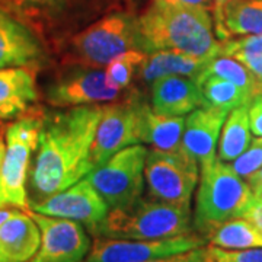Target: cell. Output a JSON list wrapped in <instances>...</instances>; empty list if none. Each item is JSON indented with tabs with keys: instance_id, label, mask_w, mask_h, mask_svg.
<instances>
[{
	"instance_id": "1",
	"label": "cell",
	"mask_w": 262,
	"mask_h": 262,
	"mask_svg": "<svg viewBox=\"0 0 262 262\" xmlns=\"http://www.w3.org/2000/svg\"><path fill=\"white\" fill-rule=\"evenodd\" d=\"M101 117L102 105L42 114L35 159L28 177L31 206L72 187L94 169L91 151Z\"/></svg>"
},
{
	"instance_id": "2",
	"label": "cell",
	"mask_w": 262,
	"mask_h": 262,
	"mask_svg": "<svg viewBox=\"0 0 262 262\" xmlns=\"http://www.w3.org/2000/svg\"><path fill=\"white\" fill-rule=\"evenodd\" d=\"M140 50L179 51L201 58L219 56L220 41L208 10L151 0L139 15Z\"/></svg>"
},
{
	"instance_id": "3",
	"label": "cell",
	"mask_w": 262,
	"mask_h": 262,
	"mask_svg": "<svg viewBox=\"0 0 262 262\" xmlns=\"http://www.w3.org/2000/svg\"><path fill=\"white\" fill-rule=\"evenodd\" d=\"M133 0H0V9L28 27L51 51L60 53L70 38Z\"/></svg>"
},
{
	"instance_id": "4",
	"label": "cell",
	"mask_w": 262,
	"mask_h": 262,
	"mask_svg": "<svg viewBox=\"0 0 262 262\" xmlns=\"http://www.w3.org/2000/svg\"><path fill=\"white\" fill-rule=\"evenodd\" d=\"M200 168L192 227L207 241L220 225L244 217L256 196L246 179L239 177L227 162L215 158Z\"/></svg>"
},
{
	"instance_id": "5",
	"label": "cell",
	"mask_w": 262,
	"mask_h": 262,
	"mask_svg": "<svg viewBox=\"0 0 262 262\" xmlns=\"http://www.w3.org/2000/svg\"><path fill=\"white\" fill-rule=\"evenodd\" d=\"M194 233L191 207L175 206L153 196L111 208L94 236L134 241H162Z\"/></svg>"
},
{
	"instance_id": "6",
	"label": "cell",
	"mask_w": 262,
	"mask_h": 262,
	"mask_svg": "<svg viewBox=\"0 0 262 262\" xmlns=\"http://www.w3.org/2000/svg\"><path fill=\"white\" fill-rule=\"evenodd\" d=\"M140 50L139 15L117 10L105 15L70 38L58 54L69 67L102 69L128 50Z\"/></svg>"
},
{
	"instance_id": "7",
	"label": "cell",
	"mask_w": 262,
	"mask_h": 262,
	"mask_svg": "<svg viewBox=\"0 0 262 262\" xmlns=\"http://www.w3.org/2000/svg\"><path fill=\"white\" fill-rule=\"evenodd\" d=\"M42 114L29 113L16 118L5 133V156L0 169V208L13 207L31 211L28 177L31 158L38 144Z\"/></svg>"
},
{
	"instance_id": "8",
	"label": "cell",
	"mask_w": 262,
	"mask_h": 262,
	"mask_svg": "<svg viewBox=\"0 0 262 262\" xmlns=\"http://www.w3.org/2000/svg\"><path fill=\"white\" fill-rule=\"evenodd\" d=\"M147 103L139 91L133 89L122 99L102 105V117L95 133L91 162L101 166L117 151L141 143V118Z\"/></svg>"
},
{
	"instance_id": "9",
	"label": "cell",
	"mask_w": 262,
	"mask_h": 262,
	"mask_svg": "<svg viewBox=\"0 0 262 262\" xmlns=\"http://www.w3.org/2000/svg\"><path fill=\"white\" fill-rule=\"evenodd\" d=\"M198 162L187 150L162 151L150 149L144 165V181L149 195L175 206L191 207L198 185Z\"/></svg>"
},
{
	"instance_id": "10",
	"label": "cell",
	"mask_w": 262,
	"mask_h": 262,
	"mask_svg": "<svg viewBox=\"0 0 262 262\" xmlns=\"http://www.w3.org/2000/svg\"><path fill=\"white\" fill-rule=\"evenodd\" d=\"M147 151L149 149L143 144L128 146L86 175L110 210L131 204L141 196L146 184L144 165Z\"/></svg>"
},
{
	"instance_id": "11",
	"label": "cell",
	"mask_w": 262,
	"mask_h": 262,
	"mask_svg": "<svg viewBox=\"0 0 262 262\" xmlns=\"http://www.w3.org/2000/svg\"><path fill=\"white\" fill-rule=\"evenodd\" d=\"M206 245H208L206 239L195 232L162 241H134L96 236L82 262H146L187 252Z\"/></svg>"
},
{
	"instance_id": "12",
	"label": "cell",
	"mask_w": 262,
	"mask_h": 262,
	"mask_svg": "<svg viewBox=\"0 0 262 262\" xmlns=\"http://www.w3.org/2000/svg\"><path fill=\"white\" fill-rule=\"evenodd\" d=\"M41 232L37 253L28 262H82L92 242L83 225L31 210Z\"/></svg>"
},
{
	"instance_id": "13",
	"label": "cell",
	"mask_w": 262,
	"mask_h": 262,
	"mask_svg": "<svg viewBox=\"0 0 262 262\" xmlns=\"http://www.w3.org/2000/svg\"><path fill=\"white\" fill-rule=\"evenodd\" d=\"M39 214L73 220L94 234L110 213V206L88 179H80L72 187L51 195L42 203L31 206Z\"/></svg>"
},
{
	"instance_id": "14",
	"label": "cell",
	"mask_w": 262,
	"mask_h": 262,
	"mask_svg": "<svg viewBox=\"0 0 262 262\" xmlns=\"http://www.w3.org/2000/svg\"><path fill=\"white\" fill-rule=\"evenodd\" d=\"M121 91L108 83L101 69L76 67L48 86L46 99L56 108H73L83 105H101L118 99Z\"/></svg>"
},
{
	"instance_id": "15",
	"label": "cell",
	"mask_w": 262,
	"mask_h": 262,
	"mask_svg": "<svg viewBox=\"0 0 262 262\" xmlns=\"http://www.w3.org/2000/svg\"><path fill=\"white\" fill-rule=\"evenodd\" d=\"M51 61L50 50L22 22L0 9V69H44Z\"/></svg>"
},
{
	"instance_id": "16",
	"label": "cell",
	"mask_w": 262,
	"mask_h": 262,
	"mask_svg": "<svg viewBox=\"0 0 262 262\" xmlns=\"http://www.w3.org/2000/svg\"><path fill=\"white\" fill-rule=\"evenodd\" d=\"M229 113L215 106H200L188 114L182 146L198 165L217 158V143Z\"/></svg>"
},
{
	"instance_id": "17",
	"label": "cell",
	"mask_w": 262,
	"mask_h": 262,
	"mask_svg": "<svg viewBox=\"0 0 262 262\" xmlns=\"http://www.w3.org/2000/svg\"><path fill=\"white\" fill-rule=\"evenodd\" d=\"M34 69H0V120L19 118L34 111L38 102L37 77Z\"/></svg>"
},
{
	"instance_id": "18",
	"label": "cell",
	"mask_w": 262,
	"mask_h": 262,
	"mask_svg": "<svg viewBox=\"0 0 262 262\" xmlns=\"http://www.w3.org/2000/svg\"><path fill=\"white\" fill-rule=\"evenodd\" d=\"M41 244V232L31 211L15 208L0 225V262H28Z\"/></svg>"
},
{
	"instance_id": "19",
	"label": "cell",
	"mask_w": 262,
	"mask_h": 262,
	"mask_svg": "<svg viewBox=\"0 0 262 262\" xmlns=\"http://www.w3.org/2000/svg\"><path fill=\"white\" fill-rule=\"evenodd\" d=\"M150 101L155 113L178 117L204 106L200 86L185 76H165L153 80Z\"/></svg>"
},
{
	"instance_id": "20",
	"label": "cell",
	"mask_w": 262,
	"mask_h": 262,
	"mask_svg": "<svg viewBox=\"0 0 262 262\" xmlns=\"http://www.w3.org/2000/svg\"><path fill=\"white\" fill-rule=\"evenodd\" d=\"M207 58L179 51L160 50L149 53L140 69V77L146 83L165 76H185L196 80L207 64Z\"/></svg>"
},
{
	"instance_id": "21",
	"label": "cell",
	"mask_w": 262,
	"mask_h": 262,
	"mask_svg": "<svg viewBox=\"0 0 262 262\" xmlns=\"http://www.w3.org/2000/svg\"><path fill=\"white\" fill-rule=\"evenodd\" d=\"M185 118L178 115L155 113L149 105L144 108L141 118V143H147L151 149L162 151H179L184 149Z\"/></svg>"
},
{
	"instance_id": "22",
	"label": "cell",
	"mask_w": 262,
	"mask_h": 262,
	"mask_svg": "<svg viewBox=\"0 0 262 262\" xmlns=\"http://www.w3.org/2000/svg\"><path fill=\"white\" fill-rule=\"evenodd\" d=\"M262 35V0H230L222 16L217 38Z\"/></svg>"
},
{
	"instance_id": "23",
	"label": "cell",
	"mask_w": 262,
	"mask_h": 262,
	"mask_svg": "<svg viewBox=\"0 0 262 262\" xmlns=\"http://www.w3.org/2000/svg\"><path fill=\"white\" fill-rule=\"evenodd\" d=\"M248 106L234 108L226 117L220 139L217 143V158L223 162L232 163L252 143Z\"/></svg>"
},
{
	"instance_id": "24",
	"label": "cell",
	"mask_w": 262,
	"mask_h": 262,
	"mask_svg": "<svg viewBox=\"0 0 262 262\" xmlns=\"http://www.w3.org/2000/svg\"><path fill=\"white\" fill-rule=\"evenodd\" d=\"M207 244L222 249L261 248L262 234L251 220L245 217H237L219 226L208 236Z\"/></svg>"
},
{
	"instance_id": "25",
	"label": "cell",
	"mask_w": 262,
	"mask_h": 262,
	"mask_svg": "<svg viewBox=\"0 0 262 262\" xmlns=\"http://www.w3.org/2000/svg\"><path fill=\"white\" fill-rule=\"evenodd\" d=\"M196 84L200 86L204 106L232 111L239 106H248L253 101L252 96L242 88L217 76H207Z\"/></svg>"
},
{
	"instance_id": "26",
	"label": "cell",
	"mask_w": 262,
	"mask_h": 262,
	"mask_svg": "<svg viewBox=\"0 0 262 262\" xmlns=\"http://www.w3.org/2000/svg\"><path fill=\"white\" fill-rule=\"evenodd\" d=\"M207 76H217V77L226 79L229 82H233L234 84H237L239 88L246 91L253 99L258 98V89H259L258 82L255 80L252 73L233 57L219 54V56L210 58L195 82L198 83Z\"/></svg>"
},
{
	"instance_id": "27",
	"label": "cell",
	"mask_w": 262,
	"mask_h": 262,
	"mask_svg": "<svg viewBox=\"0 0 262 262\" xmlns=\"http://www.w3.org/2000/svg\"><path fill=\"white\" fill-rule=\"evenodd\" d=\"M146 57L147 53L136 48L115 57L113 61L105 66V76L108 83L121 92L128 89L133 83V79L137 73H140Z\"/></svg>"
},
{
	"instance_id": "28",
	"label": "cell",
	"mask_w": 262,
	"mask_h": 262,
	"mask_svg": "<svg viewBox=\"0 0 262 262\" xmlns=\"http://www.w3.org/2000/svg\"><path fill=\"white\" fill-rule=\"evenodd\" d=\"M230 165L234 169V172L244 179L251 177L253 172L262 168V137H256L255 140H252L249 147Z\"/></svg>"
},
{
	"instance_id": "29",
	"label": "cell",
	"mask_w": 262,
	"mask_h": 262,
	"mask_svg": "<svg viewBox=\"0 0 262 262\" xmlns=\"http://www.w3.org/2000/svg\"><path fill=\"white\" fill-rule=\"evenodd\" d=\"M207 262H262V246L249 249H222L217 246L207 245Z\"/></svg>"
},
{
	"instance_id": "30",
	"label": "cell",
	"mask_w": 262,
	"mask_h": 262,
	"mask_svg": "<svg viewBox=\"0 0 262 262\" xmlns=\"http://www.w3.org/2000/svg\"><path fill=\"white\" fill-rule=\"evenodd\" d=\"M208 261V248L206 246H200L195 249H191L187 252L177 253V255H170L165 258H156V259H150L146 262H207Z\"/></svg>"
},
{
	"instance_id": "31",
	"label": "cell",
	"mask_w": 262,
	"mask_h": 262,
	"mask_svg": "<svg viewBox=\"0 0 262 262\" xmlns=\"http://www.w3.org/2000/svg\"><path fill=\"white\" fill-rule=\"evenodd\" d=\"M249 125L255 137H262V99L256 98L248 106Z\"/></svg>"
},
{
	"instance_id": "32",
	"label": "cell",
	"mask_w": 262,
	"mask_h": 262,
	"mask_svg": "<svg viewBox=\"0 0 262 262\" xmlns=\"http://www.w3.org/2000/svg\"><path fill=\"white\" fill-rule=\"evenodd\" d=\"M244 217L245 219H248V220H251L253 225L259 229V232H261L262 234V200L255 198L253 204L251 206V208L246 211V214H245Z\"/></svg>"
},
{
	"instance_id": "33",
	"label": "cell",
	"mask_w": 262,
	"mask_h": 262,
	"mask_svg": "<svg viewBox=\"0 0 262 262\" xmlns=\"http://www.w3.org/2000/svg\"><path fill=\"white\" fill-rule=\"evenodd\" d=\"M230 0H213V8H211V12H213V22H214V31L215 35L220 29V25H222V16H223V10H225L226 5L229 3Z\"/></svg>"
},
{
	"instance_id": "34",
	"label": "cell",
	"mask_w": 262,
	"mask_h": 262,
	"mask_svg": "<svg viewBox=\"0 0 262 262\" xmlns=\"http://www.w3.org/2000/svg\"><path fill=\"white\" fill-rule=\"evenodd\" d=\"M246 182L249 184V187L252 189L253 195L256 198L262 196V168H259L256 172H253L251 177L246 178Z\"/></svg>"
},
{
	"instance_id": "35",
	"label": "cell",
	"mask_w": 262,
	"mask_h": 262,
	"mask_svg": "<svg viewBox=\"0 0 262 262\" xmlns=\"http://www.w3.org/2000/svg\"><path fill=\"white\" fill-rule=\"evenodd\" d=\"M173 5H182V6H191V8H201V9L211 10L213 0H165Z\"/></svg>"
},
{
	"instance_id": "36",
	"label": "cell",
	"mask_w": 262,
	"mask_h": 262,
	"mask_svg": "<svg viewBox=\"0 0 262 262\" xmlns=\"http://www.w3.org/2000/svg\"><path fill=\"white\" fill-rule=\"evenodd\" d=\"M13 210H15L13 207H3V208H0V225L13 213Z\"/></svg>"
},
{
	"instance_id": "37",
	"label": "cell",
	"mask_w": 262,
	"mask_h": 262,
	"mask_svg": "<svg viewBox=\"0 0 262 262\" xmlns=\"http://www.w3.org/2000/svg\"><path fill=\"white\" fill-rule=\"evenodd\" d=\"M3 156H5V141L0 139V169H2V162H3Z\"/></svg>"
},
{
	"instance_id": "38",
	"label": "cell",
	"mask_w": 262,
	"mask_h": 262,
	"mask_svg": "<svg viewBox=\"0 0 262 262\" xmlns=\"http://www.w3.org/2000/svg\"><path fill=\"white\" fill-rule=\"evenodd\" d=\"M258 98H261L262 99V86H261V91H259V95H258Z\"/></svg>"
},
{
	"instance_id": "39",
	"label": "cell",
	"mask_w": 262,
	"mask_h": 262,
	"mask_svg": "<svg viewBox=\"0 0 262 262\" xmlns=\"http://www.w3.org/2000/svg\"><path fill=\"white\" fill-rule=\"evenodd\" d=\"M259 200H262V196H261V198H259Z\"/></svg>"
},
{
	"instance_id": "40",
	"label": "cell",
	"mask_w": 262,
	"mask_h": 262,
	"mask_svg": "<svg viewBox=\"0 0 262 262\" xmlns=\"http://www.w3.org/2000/svg\"><path fill=\"white\" fill-rule=\"evenodd\" d=\"M0 139H2V137H0Z\"/></svg>"
}]
</instances>
